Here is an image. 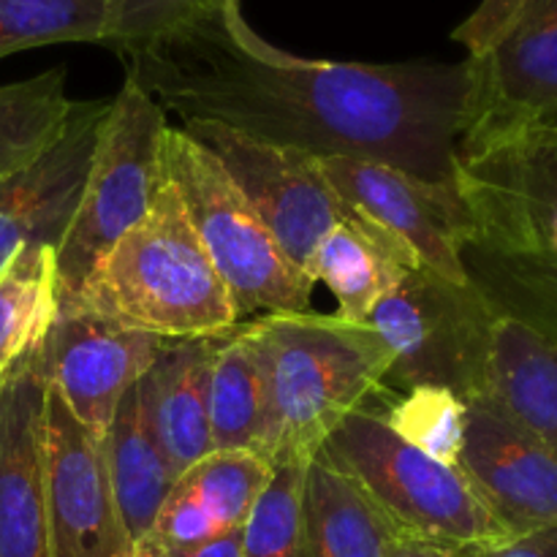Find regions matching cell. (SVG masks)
Wrapping results in <instances>:
<instances>
[{
    "mask_svg": "<svg viewBox=\"0 0 557 557\" xmlns=\"http://www.w3.org/2000/svg\"><path fill=\"white\" fill-rule=\"evenodd\" d=\"M123 60L125 76L180 123L210 120L313 158L386 163L457 194L468 58L389 65L299 58L250 27L243 0H215Z\"/></svg>",
    "mask_w": 557,
    "mask_h": 557,
    "instance_id": "cell-1",
    "label": "cell"
},
{
    "mask_svg": "<svg viewBox=\"0 0 557 557\" xmlns=\"http://www.w3.org/2000/svg\"><path fill=\"white\" fill-rule=\"evenodd\" d=\"M245 330L264 373L272 466H308L348 413L384 392L392 357L364 321L305 310L256 315Z\"/></svg>",
    "mask_w": 557,
    "mask_h": 557,
    "instance_id": "cell-2",
    "label": "cell"
},
{
    "mask_svg": "<svg viewBox=\"0 0 557 557\" xmlns=\"http://www.w3.org/2000/svg\"><path fill=\"white\" fill-rule=\"evenodd\" d=\"M58 308L87 310L161 341L223 337L243 321L166 174L152 210Z\"/></svg>",
    "mask_w": 557,
    "mask_h": 557,
    "instance_id": "cell-3",
    "label": "cell"
},
{
    "mask_svg": "<svg viewBox=\"0 0 557 557\" xmlns=\"http://www.w3.org/2000/svg\"><path fill=\"white\" fill-rule=\"evenodd\" d=\"M400 536L451 557H487L515 539L457 466L400 438L370 406L348 413L319 451Z\"/></svg>",
    "mask_w": 557,
    "mask_h": 557,
    "instance_id": "cell-4",
    "label": "cell"
},
{
    "mask_svg": "<svg viewBox=\"0 0 557 557\" xmlns=\"http://www.w3.org/2000/svg\"><path fill=\"white\" fill-rule=\"evenodd\" d=\"M163 174L177 188L239 319L308 310L315 283L288 261L221 161L174 125L163 134Z\"/></svg>",
    "mask_w": 557,
    "mask_h": 557,
    "instance_id": "cell-5",
    "label": "cell"
},
{
    "mask_svg": "<svg viewBox=\"0 0 557 557\" xmlns=\"http://www.w3.org/2000/svg\"><path fill=\"white\" fill-rule=\"evenodd\" d=\"M166 112L131 76L109 98L79 207L54 250L58 302L74 297L103 256L156 205L163 185Z\"/></svg>",
    "mask_w": 557,
    "mask_h": 557,
    "instance_id": "cell-6",
    "label": "cell"
},
{
    "mask_svg": "<svg viewBox=\"0 0 557 557\" xmlns=\"http://www.w3.org/2000/svg\"><path fill=\"white\" fill-rule=\"evenodd\" d=\"M495 310L473 283L457 286L408 267L364 324L389 351L386 386H446L462 400L484 395Z\"/></svg>",
    "mask_w": 557,
    "mask_h": 557,
    "instance_id": "cell-7",
    "label": "cell"
},
{
    "mask_svg": "<svg viewBox=\"0 0 557 557\" xmlns=\"http://www.w3.org/2000/svg\"><path fill=\"white\" fill-rule=\"evenodd\" d=\"M466 248L557 264V128L460 158Z\"/></svg>",
    "mask_w": 557,
    "mask_h": 557,
    "instance_id": "cell-8",
    "label": "cell"
},
{
    "mask_svg": "<svg viewBox=\"0 0 557 557\" xmlns=\"http://www.w3.org/2000/svg\"><path fill=\"white\" fill-rule=\"evenodd\" d=\"M468 60L460 158L557 128V0H522L498 41Z\"/></svg>",
    "mask_w": 557,
    "mask_h": 557,
    "instance_id": "cell-9",
    "label": "cell"
},
{
    "mask_svg": "<svg viewBox=\"0 0 557 557\" xmlns=\"http://www.w3.org/2000/svg\"><path fill=\"white\" fill-rule=\"evenodd\" d=\"M180 128L221 161L288 261L308 275L326 234L351 215L324 180L319 161L210 120H183Z\"/></svg>",
    "mask_w": 557,
    "mask_h": 557,
    "instance_id": "cell-10",
    "label": "cell"
},
{
    "mask_svg": "<svg viewBox=\"0 0 557 557\" xmlns=\"http://www.w3.org/2000/svg\"><path fill=\"white\" fill-rule=\"evenodd\" d=\"M321 174L348 212L384 232L411 253L422 270L468 286L462 248L468 215L460 194L408 177L400 169L362 158H315Z\"/></svg>",
    "mask_w": 557,
    "mask_h": 557,
    "instance_id": "cell-11",
    "label": "cell"
},
{
    "mask_svg": "<svg viewBox=\"0 0 557 557\" xmlns=\"http://www.w3.org/2000/svg\"><path fill=\"white\" fill-rule=\"evenodd\" d=\"M44 504L52 557H131L136 544L114 500L103 438L47 384Z\"/></svg>",
    "mask_w": 557,
    "mask_h": 557,
    "instance_id": "cell-12",
    "label": "cell"
},
{
    "mask_svg": "<svg viewBox=\"0 0 557 557\" xmlns=\"http://www.w3.org/2000/svg\"><path fill=\"white\" fill-rule=\"evenodd\" d=\"M161 337L87 310L58 308L47 332V384L85 428L107 433L120 400L161 351Z\"/></svg>",
    "mask_w": 557,
    "mask_h": 557,
    "instance_id": "cell-13",
    "label": "cell"
},
{
    "mask_svg": "<svg viewBox=\"0 0 557 557\" xmlns=\"http://www.w3.org/2000/svg\"><path fill=\"white\" fill-rule=\"evenodd\" d=\"M457 468L515 542L557 522V457L487 397L466 400Z\"/></svg>",
    "mask_w": 557,
    "mask_h": 557,
    "instance_id": "cell-14",
    "label": "cell"
},
{
    "mask_svg": "<svg viewBox=\"0 0 557 557\" xmlns=\"http://www.w3.org/2000/svg\"><path fill=\"white\" fill-rule=\"evenodd\" d=\"M107 101H74L63 131L33 161L0 177V267L20 248L58 250L79 207Z\"/></svg>",
    "mask_w": 557,
    "mask_h": 557,
    "instance_id": "cell-15",
    "label": "cell"
},
{
    "mask_svg": "<svg viewBox=\"0 0 557 557\" xmlns=\"http://www.w3.org/2000/svg\"><path fill=\"white\" fill-rule=\"evenodd\" d=\"M44 346L0 375V557H52L44 504Z\"/></svg>",
    "mask_w": 557,
    "mask_h": 557,
    "instance_id": "cell-16",
    "label": "cell"
},
{
    "mask_svg": "<svg viewBox=\"0 0 557 557\" xmlns=\"http://www.w3.org/2000/svg\"><path fill=\"white\" fill-rule=\"evenodd\" d=\"M215 346L218 337L163 341L139 381L147 424L177 479L212 451L210 370Z\"/></svg>",
    "mask_w": 557,
    "mask_h": 557,
    "instance_id": "cell-17",
    "label": "cell"
},
{
    "mask_svg": "<svg viewBox=\"0 0 557 557\" xmlns=\"http://www.w3.org/2000/svg\"><path fill=\"white\" fill-rule=\"evenodd\" d=\"M557 457V341L511 315H495L484 395Z\"/></svg>",
    "mask_w": 557,
    "mask_h": 557,
    "instance_id": "cell-18",
    "label": "cell"
},
{
    "mask_svg": "<svg viewBox=\"0 0 557 557\" xmlns=\"http://www.w3.org/2000/svg\"><path fill=\"white\" fill-rule=\"evenodd\" d=\"M408 267L419 264L403 245L351 212L319 245L308 275L335 294L337 315L368 321Z\"/></svg>",
    "mask_w": 557,
    "mask_h": 557,
    "instance_id": "cell-19",
    "label": "cell"
},
{
    "mask_svg": "<svg viewBox=\"0 0 557 557\" xmlns=\"http://www.w3.org/2000/svg\"><path fill=\"white\" fill-rule=\"evenodd\" d=\"M103 455L125 531L131 542H141L152 533V525L177 482V473L172 471L147 424L139 384L131 386L120 400L103 433Z\"/></svg>",
    "mask_w": 557,
    "mask_h": 557,
    "instance_id": "cell-20",
    "label": "cell"
},
{
    "mask_svg": "<svg viewBox=\"0 0 557 557\" xmlns=\"http://www.w3.org/2000/svg\"><path fill=\"white\" fill-rule=\"evenodd\" d=\"M212 451H250L272 462L270 400L248 330L218 337L210 370Z\"/></svg>",
    "mask_w": 557,
    "mask_h": 557,
    "instance_id": "cell-21",
    "label": "cell"
},
{
    "mask_svg": "<svg viewBox=\"0 0 557 557\" xmlns=\"http://www.w3.org/2000/svg\"><path fill=\"white\" fill-rule=\"evenodd\" d=\"M302 517L308 557H384L395 536L362 490L321 455L305 468Z\"/></svg>",
    "mask_w": 557,
    "mask_h": 557,
    "instance_id": "cell-22",
    "label": "cell"
},
{
    "mask_svg": "<svg viewBox=\"0 0 557 557\" xmlns=\"http://www.w3.org/2000/svg\"><path fill=\"white\" fill-rule=\"evenodd\" d=\"M58 315V261L49 245L20 248L0 267V375L47 337Z\"/></svg>",
    "mask_w": 557,
    "mask_h": 557,
    "instance_id": "cell-23",
    "label": "cell"
},
{
    "mask_svg": "<svg viewBox=\"0 0 557 557\" xmlns=\"http://www.w3.org/2000/svg\"><path fill=\"white\" fill-rule=\"evenodd\" d=\"M71 109L74 101L65 92V69L0 85V177L52 145Z\"/></svg>",
    "mask_w": 557,
    "mask_h": 557,
    "instance_id": "cell-24",
    "label": "cell"
},
{
    "mask_svg": "<svg viewBox=\"0 0 557 557\" xmlns=\"http://www.w3.org/2000/svg\"><path fill=\"white\" fill-rule=\"evenodd\" d=\"M462 264L490 308L557 341V264L462 248Z\"/></svg>",
    "mask_w": 557,
    "mask_h": 557,
    "instance_id": "cell-25",
    "label": "cell"
},
{
    "mask_svg": "<svg viewBox=\"0 0 557 557\" xmlns=\"http://www.w3.org/2000/svg\"><path fill=\"white\" fill-rule=\"evenodd\" d=\"M109 0H0V60L49 44H107Z\"/></svg>",
    "mask_w": 557,
    "mask_h": 557,
    "instance_id": "cell-26",
    "label": "cell"
},
{
    "mask_svg": "<svg viewBox=\"0 0 557 557\" xmlns=\"http://www.w3.org/2000/svg\"><path fill=\"white\" fill-rule=\"evenodd\" d=\"M275 466L250 451H210L180 473L177 484L212 511L226 531L243 528L259 495L270 484Z\"/></svg>",
    "mask_w": 557,
    "mask_h": 557,
    "instance_id": "cell-27",
    "label": "cell"
},
{
    "mask_svg": "<svg viewBox=\"0 0 557 557\" xmlns=\"http://www.w3.org/2000/svg\"><path fill=\"white\" fill-rule=\"evenodd\" d=\"M379 413L413 449L457 466L466 438V400L460 395L446 386H413Z\"/></svg>",
    "mask_w": 557,
    "mask_h": 557,
    "instance_id": "cell-28",
    "label": "cell"
},
{
    "mask_svg": "<svg viewBox=\"0 0 557 557\" xmlns=\"http://www.w3.org/2000/svg\"><path fill=\"white\" fill-rule=\"evenodd\" d=\"M308 466H275L243 525V557L305 555L302 490Z\"/></svg>",
    "mask_w": 557,
    "mask_h": 557,
    "instance_id": "cell-29",
    "label": "cell"
},
{
    "mask_svg": "<svg viewBox=\"0 0 557 557\" xmlns=\"http://www.w3.org/2000/svg\"><path fill=\"white\" fill-rule=\"evenodd\" d=\"M212 3L215 0H109L112 27L103 47L125 58Z\"/></svg>",
    "mask_w": 557,
    "mask_h": 557,
    "instance_id": "cell-30",
    "label": "cell"
},
{
    "mask_svg": "<svg viewBox=\"0 0 557 557\" xmlns=\"http://www.w3.org/2000/svg\"><path fill=\"white\" fill-rule=\"evenodd\" d=\"M221 533H226V528L212 517V511L201 506L194 495L180 490L177 484L169 493L166 504H163L161 515L152 525V536L166 549L199 547V544L210 542Z\"/></svg>",
    "mask_w": 557,
    "mask_h": 557,
    "instance_id": "cell-31",
    "label": "cell"
},
{
    "mask_svg": "<svg viewBox=\"0 0 557 557\" xmlns=\"http://www.w3.org/2000/svg\"><path fill=\"white\" fill-rule=\"evenodd\" d=\"M522 5V0H482L476 5L471 16L451 33L457 44L468 49L471 58L487 52L495 41H498L500 33L506 30L511 20H515L517 9Z\"/></svg>",
    "mask_w": 557,
    "mask_h": 557,
    "instance_id": "cell-32",
    "label": "cell"
},
{
    "mask_svg": "<svg viewBox=\"0 0 557 557\" xmlns=\"http://www.w3.org/2000/svg\"><path fill=\"white\" fill-rule=\"evenodd\" d=\"M487 557H557V522L544 531L531 533V536L517 539Z\"/></svg>",
    "mask_w": 557,
    "mask_h": 557,
    "instance_id": "cell-33",
    "label": "cell"
},
{
    "mask_svg": "<svg viewBox=\"0 0 557 557\" xmlns=\"http://www.w3.org/2000/svg\"><path fill=\"white\" fill-rule=\"evenodd\" d=\"M166 553L169 557H243V528H232L199 547L166 549Z\"/></svg>",
    "mask_w": 557,
    "mask_h": 557,
    "instance_id": "cell-34",
    "label": "cell"
},
{
    "mask_svg": "<svg viewBox=\"0 0 557 557\" xmlns=\"http://www.w3.org/2000/svg\"><path fill=\"white\" fill-rule=\"evenodd\" d=\"M384 557H451V555L441 553V549L430 547V544L417 542V539H408V536H400V533H395V536L389 539V544H386Z\"/></svg>",
    "mask_w": 557,
    "mask_h": 557,
    "instance_id": "cell-35",
    "label": "cell"
},
{
    "mask_svg": "<svg viewBox=\"0 0 557 557\" xmlns=\"http://www.w3.org/2000/svg\"><path fill=\"white\" fill-rule=\"evenodd\" d=\"M131 557H169V553L166 547H163V544L150 533V536H145L141 542H136L134 555Z\"/></svg>",
    "mask_w": 557,
    "mask_h": 557,
    "instance_id": "cell-36",
    "label": "cell"
}]
</instances>
